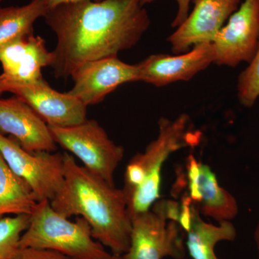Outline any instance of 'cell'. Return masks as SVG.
Wrapping results in <instances>:
<instances>
[{
  "instance_id": "6da1fadb",
  "label": "cell",
  "mask_w": 259,
  "mask_h": 259,
  "mask_svg": "<svg viewBox=\"0 0 259 259\" xmlns=\"http://www.w3.org/2000/svg\"><path fill=\"white\" fill-rule=\"evenodd\" d=\"M143 0L84 1L59 5L44 15L56 36L51 68L66 79L90 61L115 57L135 47L151 20Z\"/></svg>"
},
{
  "instance_id": "7a4b0ae2",
  "label": "cell",
  "mask_w": 259,
  "mask_h": 259,
  "mask_svg": "<svg viewBox=\"0 0 259 259\" xmlns=\"http://www.w3.org/2000/svg\"><path fill=\"white\" fill-rule=\"evenodd\" d=\"M54 210L64 217L80 216L91 228L94 239L111 250L112 254L127 253L131 223L122 189L79 166L74 156L64 153V182L50 201Z\"/></svg>"
},
{
  "instance_id": "3957f363",
  "label": "cell",
  "mask_w": 259,
  "mask_h": 259,
  "mask_svg": "<svg viewBox=\"0 0 259 259\" xmlns=\"http://www.w3.org/2000/svg\"><path fill=\"white\" fill-rule=\"evenodd\" d=\"M199 133L192 131L190 116L182 114L175 120L161 117L158 134L144 152L131 158L126 166L122 190L130 217L150 210L161 197L162 168L171 154L199 143Z\"/></svg>"
},
{
  "instance_id": "277c9868",
  "label": "cell",
  "mask_w": 259,
  "mask_h": 259,
  "mask_svg": "<svg viewBox=\"0 0 259 259\" xmlns=\"http://www.w3.org/2000/svg\"><path fill=\"white\" fill-rule=\"evenodd\" d=\"M19 247L54 250L72 259H107L112 254L94 239L83 218L69 221L54 210L49 200L37 202L34 207Z\"/></svg>"
},
{
  "instance_id": "5b68a950",
  "label": "cell",
  "mask_w": 259,
  "mask_h": 259,
  "mask_svg": "<svg viewBox=\"0 0 259 259\" xmlns=\"http://www.w3.org/2000/svg\"><path fill=\"white\" fill-rule=\"evenodd\" d=\"M49 128L56 144L79 158L88 171L115 185L114 175L123 158L124 148L114 143L96 120Z\"/></svg>"
},
{
  "instance_id": "8992f818",
  "label": "cell",
  "mask_w": 259,
  "mask_h": 259,
  "mask_svg": "<svg viewBox=\"0 0 259 259\" xmlns=\"http://www.w3.org/2000/svg\"><path fill=\"white\" fill-rule=\"evenodd\" d=\"M152 210L131 218V243L125 259L185 258L186 245L182 231L176 221H168L163 200L153 204Z\"/></svg>"
},
{
  "instance_id": "52a82bcc",
  "label": "cell",
  "mask_w": 259,
  "mask_h": 259,
  "mask_svg": "<svg viewBox=\"0 0 259 259\" xmlns=\"http://www.w3.org/2000/svg\"><path fill=\"white\" fill-rule=\"evenodd\" d=\"M0 153L15 175L31 189L37 202L51 201L64 182V153H30L0 132Z\"/></svg>"
},
{
  "instance_id": "ba28073f",
  "label": "cell",
  "mask_w": 259,
  "mask_h": 259,
  "mask_svg": "<svg viewBox=\"0 0 259 259\" xmlns=\"http://www.w3.org/2000/svg\"><path fill=\"white\" fill-rule=\"evenodd\" d=\"M214 64L236 67L254 59L259 44V0H244L212 41Z\"/></svg>"
},
{
  "instance_id": "9c48e42d",
  "label": "cell",
  "mask_w": 259,
  "mask_h": 259,
  "mask_svg": "<svg viewBox=\"0 0 259 259\" xmlns=\"http://www.w3.org/2000/svg\"><path fill=\"white\" fill-rule=\"evenodd\" d=\"M71 77L74 85L68 93L88 107L103 101L123 83L139 81V72L137 64H127L115 56L83 64Z\"/></svg>"
},
{
  "instance_id": "30bf717a",
  "label": "cell",
  "mask_w": 259,
  "mask_h": 259,
  "mask_svg": "<svg viewBox=\"0 0 259 259\" xmlns=\"http://www.w3.org/2000/svg\"><path fill=\"white\" fill-rule=\"evenodd\" d=\"M52 51L48 50L46 42L33 34L20 37L0 48V90L13 85H30L45 82L42 68L51 66Z\"/></svg>"
},
{
  "instance_id": "8fae6325",
  "label": "cell",
  "mask_w": 259,
  "mask_h": 259,
  "mask_svg": "<svg viewBox=\"0 0 259 259\" xmlns=\"http://www.w3.org/2000/svg\"><path fill=\"white\" fill-rule=\"evenodd\" d=\"M192 13L167 38L174 54H181L191 47L212 42L241 4V0H193Z\"/></svg>"
},
{
  "instance_id": "7c38bea8",
  "label": "cell",
  "mask_w": 259,
  "mask_h": 259,
  "mask_svg": "<svg viewBox=\"0 0 259 259\" xmlns=\"http://www.w3.org/2000/svg\"><path fill=\"white\" fill-rule=\"evenodd\" d=\"M214 61L212 42L198 44L192 50L177 56L154 54L137 64L139 81L164 87L176 81H189L214 64Z\"/></svg>"
},
{
  "instance_id": "4fadbf2b",
  "label": "cell",
  "mask_w": 259,
  "mask_h": 259,
  "mask_svg": "<svg viewBox=\"0 0 259 259\" xmlns=\"http://www.w3.org/2000/svg\"><path fill=\"white\" fill-rule=\"evenodd\" d=\"M5 92L26 102L49 126L70 127L88 120L86 105L69 93H59L51 88L47 81L13 85L5 89Z\"/></svg>"
},
{
  "instance_id": "5bb4252c",
  "label": "cell",
  "mask_w": 259,
  "mask_h": 259,
  "mask_svg": "<svg viewBox=\"0 0 259 259\" xmlns=\"http://www.w3.org/2000/svg\"><path fill=\"white\" fill-rule=\"evenodd\" d=\"M0 132L13 136L28 152H54L57 148L49 125L16 96L0 99Z\"/></svg>"
},
{
  "instance_id": "9a60e30c",
  "label": "cell",
  "mask_w": 259,
  "mask_h": 259,
  "mask_svg": "<svg viewBox=\"0 0 259 259\" xmlns=\"http://www.w3.org/2000/svg\"><path fill=\"white\" fill-rule=\"evenodd\" d=\"M199 213L218 223L233 221L239 212L236 199L219 185L208 165L199 162Z\"/></svg>"
},
{
  "instance_id": "2e32d148",
  "label": "cell",
  "mask_w": 259,
  "mask_h": 259,
  "mask_svg": "<svg viewBox=\"0 0 259 259\" xmlns=\"http://www.w3.org/2000/svg\"><path fill=\"white\" fill-rule=\"evenodd\" d=\"M218 223L215 226L205 222L201 218L199 209L193 206L192 223L185 242L191 259H219L214 252L217 243L236 240L237 231L231 221Z\"/></svg>"
},
{
  "instance_id": "e0dca14e",
  "label": "cell",
  "mask_w": 259,
  "mask_h": 259,
  "mask_svg": "<svg viewBox=\"0 0 259 259\" xmlns=\"http://www.w3.org/2000/svg\"><path fill=\"white\" fill-rule=\"evenodd\" d=\"M37 201L28 184L15 175L0 153V218L30 214Z\"/></svg>"
},
{
  "instance_id": "ac0fdd59",
  "label": "cell",
  "mask_w": 259,
  "mask_h": 259,
  "mask_svg": "<svg viewBox=\"0 0 259 259\" xmlns=\"http://www.w3.org/2000/svg\"><path fill=\"white\" fill-rule=\"evenodd\" d=\"M47 10L37 0L20 7L0 9V48L32 33L37 19L44 18Z\"/></svg>"
},
{
  "instance_id": "d6986e66",
  "label": "cell",
  "mask_w": 259,
  "mask_h": 259,
  "mask_svg": "<svg viewBox=\"0 0 259 259\" xmlns=\"http://www.w3.org/2000/svg\"><path fill=\"white\" fill-rule=\"evenodd\" d=\"M29 223L30 214L0 218V259H10L14 255Z\"/></svg>"
},
{
  "instance_id": "ffe728a7",
  "label": "cell",
  "mask_w": 259,
  "mask_h": 259,
  "mask_svg": "<svg viewBox=\"0 0 259 259\" xmlns=\"http://www.w3.org/2000/svg\"><path fill=\"white\" fill-rule=\"evenodd\" d=\"M238 98L245 107H253L259 97V44L254 59L238 76Z\"/></svg>"
},
{
  "instance_id": "44dd1931",
  "label": "cell",
  "mask_w": 259,
  "mask_h": 259,
  "mask_svg": "<svg viewBox=\"0 0 259 259\" xmlns=\"http://www.w3.org/2000/svg\"><path fill=\"white\" fill-rule=\"evenodd\" d=\"M199 162L197 161L193 155L190 154L187 158V180H188L189 196L193 203L198 204L200 201V195L198 190Z\"/></svg>"
},
{
  "instance_id": "7402d4cb",
  "label": "cell",
  "mask_w": 259,
  "mask_h": 259,
  "mask_svg": "<svg viewBox=\"0 0 259 259\" xmlns=\"http://www.w3.org/2000/svg\"><path fill=\"white\" fill-rule=\"evenodd\" d=\"M10 259H72L54 250L38 248H19Z\"/></svg>"
},
{
  "instance_id": "603a6c76",
  "label": "cell",
  "mask_w": 259,
  "mask_h": 259,
  "mask_svg": "<svg viewBox=\"0 0 259 259\" xmlns=\"http://www.w3.org/2000/svg\"><path fill=\"white\" fill-rule=\"evenodd\" d=\"M193 202L191 199L189 194H186L182 199V204L180 206V218H179V225L182 229L186 233L189 231L192 223V205Z\"/></svg>"
},
{
  "instance_id": "cb8c5ba5",
  "label": "cell",
  "mask_w": 259,
  "mask_h": 259,
  "mask_svg": "<svg viewBox=\"0 0 259 259\" xmlns=\"http://www.w3.org/2000/svg\"><path fill=\"white\" fill-rule=\"evenodd\" d=\"M157 0H143V4H151ZM177 4V13L175 18L171 23L173 28H178L187 19L190 12L191 0H175Z\"/></svg>"
},
{
  "instance_id": "d4e9b609",
  "label": "cell",
  "mask_w": 259,
  "mask_h": 259,
  "mask_svg": "<svg viewBox=\"0 0 259 259\" xmlns=\"http://www.w3.org/2000/svg\"><path fill=\"white\" fill-rule=\"evenodd\" d=\"M48 10L59 6V5L65 4H71V3H81L84 1H93V2H101L103 0H37Z\"/></svg>"
},
{
  "instance_id": "484cf974",
  "label": "cell",
  "mask_w": 259,
  "mask_h": 259,
  "mask_svg": "<svg viewBox=\"0 0 259 259\" xmlns=\"http://www.w3.org/2000/svg\"><path fill=\"white\" fill-rule=\"evenodd\" d=\"M253 238H254L257 253H258V259H259V220L255 228L254 233H253Z\"/></svg>"
},
{
  "instance_id": "4316f807",
  "label": "cell",
  "mask_w": 259,
  "mask_h": 259,
  "mask_svg": "<svg viewBox=\"0 0 259 259\" xmlns=\"http://www.w3.org/2000/svg\"><path fill=\"white\" fill-rule=\"evenodd\" d=\"M107 259H125L124 258L123 255H114L111 254L110 257H108Z\"/></svg>"
},
{
  "instance_id": "83f0119b",
  "label": "cell",
  "mask_w": 259,
  "mask_h": 259,
  "mask_svg": "<svg viewBox=\"0 0 259 259\" xmlns=\"http://www.w3.org/2000/svg\"><path fill=\"white\" fill-rule=\"evenodd\" d=\"M3 91H2V90H0V95H1V94H3Z\"/></svg>"
},
{
  "instance_id": "f1b7e54d",
  "label": "cell",
  "mask_w": 259,
  "mask_h": 259,
  "mask_svg": "<svg viewBox=\"0 0 259 259\" xmlns=\"http://www.w3.org/2000/svg\"><path fill=\"white\" fill-rule=\"evenodd\" d=\"M182 259H187V258H182Z\"/></svg>"
},
{
  "instance_id": "f546056e",
  "label": "cell",
  "mask_w": 259,
  "mask_h": 259,
  "mask_svg": "<svg viewBox=\"0 0 259 259\" xmlns=\"http://www.w3.org/2000/svg\"><path fill=\"white\" fill-rule=\"evenodd\" d=\"M0 1H3V0H0Z\"/></svg>"
}]
</instances>
